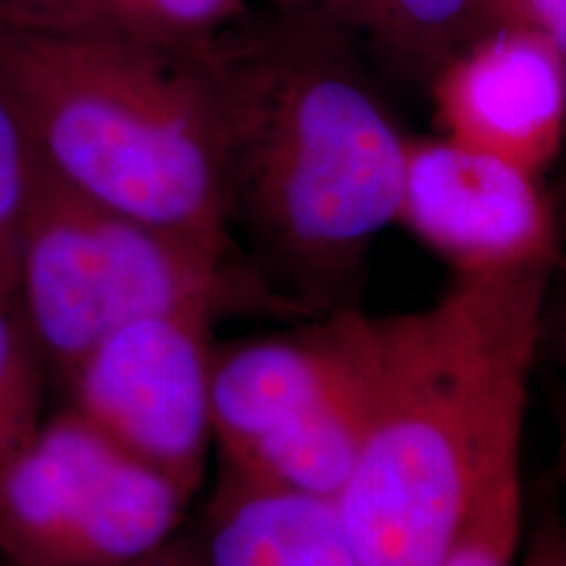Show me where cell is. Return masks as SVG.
Masks as SVG:
<instances>
[{"label": "cell", "instance_id": "30bf717a", "mask_svg": "<svg viewBox=\"0 0 566 566\" xmlns=\"http://www.w3.org/2000/svg\"><path fill=\"white\" fill-rule=\"evenodd\" d=\"M197 546L208 566H363L334 501L252 483L226 470Z\"/></svg>", "mask_w": 566, "mask_h": 566}, {"label": "cell", "instance_id": "9c48e42d", "mask_svg": "<svg viewBox=\"0 0 566 566\" xmlns=\"http://www.w3.org/2000/svg\"><path fill=\"white\" fill-rule=\"evenodd\" d=\"M446 137L541 176L566 139V59L541 34L493 24L433 71Z\"/></svg>", "mask_w": 566, "mask_h": 566}, {"label": "cell", "instance_id": "277c9868", "mask_svg": "<svg viewBox=\"0 0 566 566\" xmlns=\"http://www.w3.org/2000/svg\"><path fill=\"white\" fill-rule=\"evenodd\" d=\"M17 307L45 370L66 378L134 317L210 310L307 317L250 260L221 258L90 200L42 168L19 258Z\"/></svg>", "mask_w": 566, "mask_h": 566}, {"label": "cell", "instance_id": "ba28073f", "mask_svg": "<svg viewBox=\"0 0 566 566\" xmlns=\"http://www.w3.org/2000/svg\"><path fill=\"white\" fill-rule=\"evenodd\" d=\"M454 275L556 271V212L541 176L438 134L407 137L399 218Z\"/></svg>", "mask_w": 566, "mask_h": 566}, {"label": "cell", "instance_id": "6da1fadb", "mask_svg": "<svg viewBox=\"0 0 566 566\" xmlns=\"http://www.w3.org/2000/svg\"><path fill=\"white\" fill-rule=\"evenodd\" d=\"M554 271L454 275L370 317V409L336 512L363 566H438L488 483L522 459Z\"/></svg>", "mask_w": 566, "mask_h": 566}, {"label": "cell", "instance_id": "7a4b0ae2", "mask_svg": "<svg viewBox=\"0 0 566 566\" xmlns=\"http://www.w3.org/2000/svg\"><path fill=\"white\" fill-rule=\"evenodd\" d=\"M0 84L63 184L242 260L218 59L126 32H0Z\"/></svg>", "mask_w": 566, "mask_h": 566}, {"label": "cell", "instance_id": "ffe728a7", "mask_svg": "<svg viewBox=\"0 0 566 566\" xmlns=\"http://www.w3.org/2000/svg\"><path fill=\"white\" fill-rule=\"evenodd\" d=\"M554 342H556L558 357H562V365L566 367V286H564L562 300H558V310L554 315Z\"/></svg>", "mask_w": 566, "mask_h": 566}, {"label": "cell", "instance_id": "d6986e66", "mask_svg": "<svg viewBox=\"0 0 566 566\" xmlns=\"http://www.w3.org/2000/svg\"><path fill=\"white\" fill-rule=\"evenodd\" d=\"M0 566H13L9 562H0ZM124 566H208L202 558V551L197 543H187L181 537H174L166 546H160L153 554L137 558V562Z\"/></svg>", "mask_w": 566, "mask_h": 566}, {"label": "cell", "instance_id": "5b68a950", "mask_svg": "<svg viewBox=\"0 0 566 566\" xmlns=\"http://www.w3.org/2000/svg\"><path fill=\"white\" fill-rule=\"evenodd\" d=\"M315 321L216 349L212 446L231 475L336 504L370 409V315L344 307Z\"/></svg>", "mask_w": 566, "mask_h": 566}, {"label": "cell", "instance_id": "5bb4252c", "mask_svg": "<svg viewBox=\"0 0 566 566\" xmlns=\"http://www.w3.org/2000/svg\"><path fill=\"white\" fill-rule=\"evenodd\" d=\"M522 520H525L522 459H514L488 483L438 566H516Z\"/></svg>", "mask_w": 566, "mask_h": 566}, {"label": "cell", "instance_id": "2e32d148", "mask_svg": "<svg viewBox=\"0 0 566 566\" xmlns=\"http://www.w3.org/2000/svg\"><path fill=\"white\" fill-rule=\"evenodd\" d=\"M0 32L92 34L118 27L111 0H0Z\"/></svg>", "mask_w": 566, "mask_h": 566}, {"label": "cell", "instance_id": "ac0fdd59", "mask_svg": "<svg viewBox=\"0 0 566 566\" xmlns=\"http://www.w3.org/2000/svg\"><path fill=\"white\" fill-rule=\"evenodd\" d=\"M516 566H566V530L546 527L530 543L527 554Z\"/></svg>", "mask_w": 566, "mask_h": 566}, {"label": "cell", "instance_id": "3957f363", "mask_svg": "<svg viewBox=\"0 0 566 566\" xmlns=\"http://www.w3.org/2000/svg\"><path fill=\"white\" fill-rule=\"evenodd\" d=\"M218 66L233 226L250 233V265L307 317L354 307L373 242L399 218L407 134L321 48Z\"/></svg>", "mask_w": 566, "mask_h": 566}, {"label": "cell", "instance_id": "7c38bea8", "mask_svg": "<svg viewBox=\"0 0 566 566\" xmlns=\"http://www.w3.org/2000/svg\"><path fill=\"white\" fill-rule=\"evenodd\" d=\"M42 163L30 126L0 84V304L17 307L19 258Z\"/></svg>", "mask_w": 566, "mask_h": 566}, {"label": "cell", "instance_id": "e0dca14e", "mask_svg": "<svg viewBox=\"0 0 566 566\" xmlns=\"http://www.w3.org/2000/svg\"><path fill=\"white\" fill-rule=\"evenodd\" d=\"M495 24H516L541 34L566 59V0H488Z\"/></svg>", "mask_w": 566, "mask_h": 566}, {"label": "cell", "instance_id": "8fae6325", "mask_svg": "<svg viewBox=\"0 0 566 566\" xmlns=\"http://www.w3.org/2000/svg\"><path fill=\"white\" fill-rule=\"evenodd\" d=\"M409 63L433 71L495 24L488 0H321Z\"/></svg>", "mask_w": 566, "mask_h": 566}, {"label": "cell", "instance_id": "44dd1931", "mask_svg": "<svg viewBox=\"0 0 566 566\" xmlns=\"http://www.w3.org/2000/svg\"><path fill=\"white\" fill-rule=\"evenodd\" d=\"M562 464L566 470V417H564V428H562Z\"/></svg>", "mask_w": 566, "mask_h": 566}, {"label": "cell", "instance_id": "4fadbf2b", "mask_svg": "<svg viewBox=\"0 0 566 566\" xmlns=\"http://www.w3.org/2000/svg\"><path fill=\"white\" fill-rule=\"evenodd\" d=\"M45 365L19 307L0 304V475L38 433Z\"/></svg>", "mask_w": 566, "mask_h": 566}, {"label": "cell", "instance_id": "9a60e30c", "mask_svg": "<svg viewBox=\"0 0 566 566\" xmlns=\"http://www.w3.org/2000/svg\"><path fill=\"white\" fill-rule=\"evenodd\" d=\"M244 0H111L118 32L184 48L218 32Z\"/></svg>", "mask_w": 566, "mask_h": 566}, {"label": "cell", "instance_id": "8992f818", "mask_svg": "<svg viewBox=\"0 0 566 566\" xmlns=\"http://www.w3.org/2000/svg\"><path fill=\"white\" fill-rule=\"evenodd\" d=\"M189 495L66 407L0 475V562L124 566L174 541Z\"/></svg>", "mask_w": 566, "mask_h": 566}, {"label": "cell", "instance_id": "52a82bcc", "mask_svg": "<svg viewBox=\"0 0 566 566\" xmlns=\"http://www.w3.org/2000/svg\"><path fill=\"white\" fill-rule=\"evenodd\" d=\"M210 310H168L118 325L66 378L84 420L192 499L212 446Z\"/></svg>", "mask_w": 566, "mask_h": 566}]
</instances>
